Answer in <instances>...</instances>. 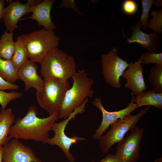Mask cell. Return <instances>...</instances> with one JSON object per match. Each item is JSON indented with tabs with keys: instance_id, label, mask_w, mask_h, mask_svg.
<instances>
[{
	"instance_id": "obj_31",
	"label": "cell",
	"mask_w": 162,
	"mask_h": 162,
	"mask_svg": "<svg viewBox=\"0 0 162 162\" xmlns=\"http://www.w3.org/2000/svg\"><path fill=\"white\" fill-rule=\"evenodd\" d=\"M5 1L4 0H0V21L2 19L4 11V5Z\"/></svg>"
},
{
	"instance_id": "obj_20",
	"label": "cell",
	"mask_w": 162,
	"mask_h": 162,
	"mask_svg": "<svg viewBox=\"0 0 162 162\" xmlns=\"http://www.w3.org/2000/svg\"><path fill=\"white\" fill-rule=\"evenodd\" d=\"M14 33L5 30L0 38V57L5 59H11L14 52L15 42Z\"/></svg>"
},
{
	"instance_id": "obj_23",
	"label": "cell",
	"mask_w": 162,
	"mask_h": 162,
	"mask_svg": "<svg viewBox=\"0 0 162 162\" xmlns=\"http://www.w3.org/2000/svg\"><path fill=\"white\" fill-rule=\"evenodd\" d=\"M155 0H142V13L139 20L137 23L144 29L148 27L149 22L148 20L149 13L152 5L154 4Z\"/></svg>"
},
{
	"instance_id": "obj_9",
	"label": "cell",
	"mask_w": 162,
	"mask_h": 162,
	"mask_svg": "<svg viewBox=\"0 0 162 162\" xmlns=\"http://www.w3.org/2000/svg\"><path fill=\"white\" fill-rule=\"evenodd\" d=\"M131 133L118 143L116 155L121 162H136L140 157L144 130L136 126Z\"/></svg>"
},
{
	"instance_id": "obj_22",
	"label": "cell",
	"mask_w": 162,
	"mask_h": 162,
	"mask_svg": "<svg viewBox=\"0 0 162 162\" xmlns=\"http://www.w3.org/2000/svg\"><path fill=\"white\" fill-rule=\"evenodd\" d=\"M148 80L152 90L157 93H162V64H155L151 68Z\"/></svg>"
},
{
	"instance_id": "obj_30",
	"label": "cell",
	"mask_w": 162,
	"mask_h": 162,
	"mask_svg": "<svg viewBox=\"0 0 162 162\" xmlns=\"http://www.w3.org/2000/svg\"><path fill=\"white\" fill-rule=\"evenodd\" d=\"M92 162H121L115 154H108L105 158L98 161Z\"/></svg>"
},
{
	"instance_id": "obj_29",
	"label": "cell",
	"mask_w": 162,
	"mask_h": 162,
	"mask_svg": "<svg viewBox=\"0 0 162 162\" xmlns=\"http://www.w3.org/2000/svg\"><path fill=\"white\" fill-rule=\"evenodd\" d=\"M58 8H71L76 13L81 14L76 7L75 2L74 0H62Z\"/></svg>"
},
{
	"instance_id": "obj_10",
	"label": "cell",
	"mask_w": 162,
	"mask_h": 162,
	"mask_svg": "<svg viewBox=\"0 0 162 162\" xmlns=\"http://www.w3.org/2000/svg\"><path fill=\"white\" fill-rule=\"evenodd\" d=\"M130 103L125 108L116 111L109 112L104 107L100 98H95L92 102V105L99 109L101 111L102 119L100 124L92 136L95 140H99L109 127L114 122L119 118L124 117L131 114L137 108L133 100V93Z\"/></svg>"
},
{
	"instance_id": "obj_6",
	"label": "cell",
	"mask_w": 162,
	"mask_h": 162,
	"mask_svg": "<svg viewBox=\"0 0 162 162\" xmlns=\"http://www.w3.org/2000/svg\"><path fill=\"white\" fill-rule=\"evenodd\" d=\"M150 107V106H146L136 114H130L118 119L111 124L109 130L99 140L101 152L107 153L112 146L122 140L128 131H131L136 126L140 118L149 110Z\"/></svg>"
},
{
	"instance_id": "obj_24",
	"label": "cell",
	"mask_w": 162,
	"mask_h": 162,
	"mask_svg": "<svg viewBox=\"0 0 162 162\" xmlns=\"http://www.w3.org/2000/svg\"><path fill=\"white\" fill-rule=\"evenodd\" d=\"M151 15L153 16L150 20L148 27L152 29L154 32L161 34L162 32V10H154L151 13Z\"/></svg>"
},
{
	"instance_id": "obj_14",
	"label": "cell",
	"mask_w": 162,
	"mask_h": 162,
	"mask_svg": "<svg viewBox=\"0 0 162 162\" xmlns=\"http://www.w3.org/2000/svg\"><path fill=\"white\" fill-rule=\"evenodd\" d=\"M38 65L29 59L18 70L19 79L25 85V90L28 91L33 88L37 91H40L43 87L44 80L37 73Z\"/></svg>"
},
{
	"instance_id": "obj_3",
	"label": "cell",
	"mask_w": 162,
	"mask_h": 162,
	"mask_svg": "<svg viewBox=\"0 0 162 162\" xmlns=\"http://www.w3.org/2000/svg\"><path fill=\"white\" fill-rule=\"evenodd\" d=\"M40 64L41 76L44 79L67 81L76 72V64L74 57L58 47L51 50Z\"/></svg>"
},
{
	"instance_id": "obj_32",
	"label": "cell",
	"mask_w": 162,
	"mask_h": 162,
	"mask_svg": "<svg viewBox=\"0 0 162 162\" xmlns=\"http://www.w3.org/2000/svg\"><path fill=\"white\" fill-rule=\"evenodd\" d=\"M3 146L0 145V162L3 161Z\"/></svg>"
},
{
	"instance_id": "obj_13",
	"label": "cell",
	"mask_w": 162,
	"mask_h": 162,
	"mask_svg": "<svg viewBox=\"0 0 162 162\" xmlns=\"http://www.w3.org/2000/svg\"><path fill=\"white\" fill-rule=\"evenodd\" d=\"M142 56L134 63H128V69L123 73L121 77L126 80L125 88L131 90L132 93L137 96L146 88L143 77V65L141 64Z\"/></svg>"
},
{
	"instance_id": "obj_11",
	"label": "cell",
	"mask_w": 162,
	"mask_h": 162,
	"mask_svg": "<svg viewBox=\"0 0 162 162\" xmlns=\"http://www.w3.org/2000/svg\"><path fill=\"white\" fill-rule=\"evenodd\" d=\"M41 0H28L22 3L18 0L9 1V5L4 8L2 19L6 31L13 32L17 27L18 22L24 15L32 12L34 6L42 1Z\"/></svg>"
},
{
	"instance_id": "obj_27",
	"label": "cell",
	"mask_w": 162,
	"mask_h": 162,
	"mask_svg": "<svg viewBox=\"0 0 162 162\" xmlns=\"http://www.w3.org/2000/svg\"><path fill=\"white\" fill-rule=\"evenodd\" d=\"M122 8L123 12L128 15H133L138 10V6L136 2L133 0H126L122 4Z\"/></svg>"
},
{
	"instance_id": "obj_25",
	"label": "cell",
	"mask_w": 162,
	"mask_h": 162,
	"mask_svg": "<svg viewBox=\"0 0 162 162\" xmlns=\"http://www.w3.org/2000/svg\"><path fill=\"white\" fill-rule=\"evenodd\" d=\"M22 94L17 91L6 92L0 90V104L2 110L6 109L7 105L11 100L20 98Z\"/></svg>"
},
{
	"instance_id": "obj_18",
	"label": "cell",
	"mask_w": 162,
	"mask_h": 162,
	"mask_svg": "<svg viewBox=\"0 0 162 162\" xmlns=\"http://www.w3.org/2000/svg\"><path fill=\"white\" fill-rule=\"evenodd\" d=\"M15 120L11 108L1 110L0 112V145L3 146L9 142V132Z\"/></svg>"
},
{
	"instance_id": "obj_26",
	"label": "cell",
	"mask_w": 162,
	"mask_h": 162,
	"mask_svg": "<svg viewBox=\"0 0 162 162\" xmlns=\"http://www.w3.org/2000/svg\"><path fill=\"white\" fill-rule=\"evenodd\" d=\"M141 64L143 65L152 63L155 64H162V53H157L155 52H148L142 55Z\"/></svg>"
},
{
	"instance_id": "obj_17",
	"label": "cell",
	"mask_w": 162,
	"mask_h": 162,
	"mask_svg": "<svg viewBox=\"0 0 162 162\" xmlns=\"http://www.w3.org/2000/svg\"><path fill=\"white\" fill-rule=\"evenodd\" d=\"M133 100L137 108L144 106H154L162 109V93H157L152 90L144 91L138 95L134 96Z\"/></svg>"
},
{
	"instance_id": "obj_1",
	"label": "cell",
	"mask_w": 162,
	"mask_h": 162,
	"mask_svg": "<svg viewBox=\"0 0 162 162\" xmlns=\"http://www.w3.org/2000/svg\"><path fill=\"white\" fill-rule=\"evenodd\" d=\"M38 111L34 105L28 108L26 116L17 118L9 133L10 139L33 140L44 144H47L49 132L53 124L59 118L56 112L43 118L37 116Z\"/></svg>"
},
{
	"instance_id": "obj_34",
	"label": "cell",
	"mask_w": 162,
	"mask_h": 162,
	"mask_svg": "<svg viewBox=\"0 0 162 162\" xmlns=\"http://www.w3.org/2000/svg\"><path fill=\"white\" fill-rule=\"evenodd\" d=\"M154 162H162V158L160 157L156 158Z\"/></svg>"
},
{
	"instance_id": "obj_12",
	"label": "cell",
	"mask_w": 162,
	"mask_h": 162,
	"mask_svg": "<svg viewBox=\"0 0 162 162\" xmlns=\"http://www.w3.org/2000/svg\"><path fill=\"white\" fill-rule=\"evenodd\" d=\"M2 162H42L32 148L12 139L3 146Z\"/></svg>"
},
{
	"instance_id": "obj_21",
	"label": "cell",
	"mask_w": 162,
	"mask_h": 162,
	"mask_svg": "<svg viewBox=\"0 0 162 162\" xmlns=\"http://www.w3.org/2000/svg\"><path fill=\"white\" fill-rule=\"evenodd\" d=\"M0 76L12 83H14L19 79L18 70L11 59H4L0 57Z\"/></svg>"
},
{
	"instance_id": "obj_2",
	"label": "cell",
	"mask_w": 162,
	"mask_h": 162,
	"mask_svg": "<svg viewBox=\"0 0 162 162\" xmlns=\"http://www.w3.org/2000/svg\"><path fill=\"white\" fill-rule=\"evenodd\" d=\"M71 78L72 86L66 92L59 112L61 119L68 118L86 99L94 97V91L92 89L94 80L87 77L84 69L78 70Z\"/></svg>"
},
{
	"instance_id": "obj_5",
	"label": "cell",
	"mask_w": 162,
	"mask_h": 162,
	"mask_svg": "<svg viewBox=\"0 0 162 162\" xmlns=\"http://www.w3.org/2000/svg\"><path fill=\"white\" fill-rule=\"evenodd\" d=\"M44 80L42 89L36 93L37 101L50 115L59 113L66 93L70 87L69 83L53 78Z\"/></svg>"
},
{
	"instance_id": "obj_28",
	"label": "cell",
	"mask_w": 162,
	"mask_h": 162,
	"mask_svg": "<svg viewBox=\"0 0 162 162\" xmlns=\"http://www.w3.org/2000/svg\"><path fill=\"white\" fill-rule=\"evenodd\" d=\"M19 88V85L10 83L3 79L0 76V90H17Z\"/></svg>"
},
{
	"instance_id": "obj_7",
	"label": "cell",
	"mask_w": 162,
	"mask_h": 162,
	"mask_svg": "<svg viewBox=\"0 0 162 162\" xmlns=\"http://www.w3.org/2000/svg\"><path fill=\"white\" fill-rule=\"evenodd\" d=\"M88 100V98L86 99L81 105L76 108L68 118L58 122H56L51 129V130L54 132V135L52 137L49 138L47 141V144L50 145L56 146L59 147L67 158L70 162H74L75 160V158L70 152L71 146L86 139L76 135L69 137L66 134L65 129L70 121L75 118L77 115L83 112Z\"/></svg>"
},
{
	"instance_id": "obj_19",
	"label": "cell",
	"mask_w": 162,
	"mask_h": 162,
	"mask_svg": "<svg viewBox=\"0 0 162 162\" xmlns=\"http://www.w3.org/2000/svg\"><path fill=\"white\" fill-rule=\"evenodd\" d=\"M28 53L21 35L18 34L15 42V48L11 60L18 70L28 60Z\"/></svg>"
},
{
	"instance_id": "obj_8",
	"label": "cell",
	"mask_w": 162,
	"mask_h": 162,
	"mask_svg": "<svg viewBox=\"0 0 162 162\" xmlns=\"http://www.w3.org/2000/svg\"><path fill=\"white\" fill-rule=\"evenodd\" d=\"M101 62L102 74L106 82L114 88H120V78L128 67V63L118 56L115 47L107 54L101 55Z\"/></svg>"
},
{
	"instance_id": "obj_4",
	"label": "cell",
	"mask_w": 162,
	"mask_h": 162,
	"mask_svg": "<svg viewBox=\"0 0 162 162\" xmlns=\"http://www.w3.org/2000/svg\"><path fill=\"white\" fill-rule=\"evenodd\" d=\"M30 60L40 63L46 55L59 45V37L53 30L43 28L21 35Z\"/></svg>"
},
{
	"instance_id": "obj_15",
	"label": "cell",
	"mask_w": 162,
	"mask_h": 162,
	"mask_svg": "<svg viewBox=\"0 0 162 162\" xmlns=\"http://www.w3.org/2000/svg\"><path fill=\"white\" fill-rule=\"evenodd\" d=\"M54 0H45L34 6L30 16L22 19L21 20L32 19L36 21L38 26H42L47 30H54L56 25L52 22L50 11Z\"/></svg>"
},
{
	"instance_id": "obj_33",
	"label": "cell",
	"mask_w": 162,
	"mask_h": 162,
	"mask_svg": "<svg viewBox=\"0 0 162 162\" xmlns=\"http://www.w3.org/2000/svg\"><path fill=\"white\" fill-rule=\"evenodd\" d=\"M161 2V1H154V4L156 6L160 7L162 6Z\"/></svg>"
},
{
	"instance_id": "obj_16",
	"label": "cell",
	"mask_w": 162,
	"mask_h": 162,
	"mask_svg": "<svg viewBox=\"0 0 162 162\" xmlns=\"http://www.w3.org/2000/svg\"><path fill=\"white\" fill-rule=\"evenodd\" d=\"M132 27L133 32L131 36L127 38V43H138L148 52H155L159 39V34L155 32L150 34L144 32L137 22Z\"/></svg>"
}]
</instances>
